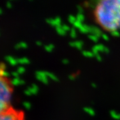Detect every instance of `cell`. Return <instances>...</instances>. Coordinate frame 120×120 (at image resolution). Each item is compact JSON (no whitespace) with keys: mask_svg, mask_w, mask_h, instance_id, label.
I'll return each mask as SVG.
<instances>
[{"mask_svg":"<svg viewBox=\"0 0 120 120\" xmlns=\"http://www.w3.org/2000/svg\"><path fill=\"white\" fill-rule=\"evenodd\" d=\"M13 91L12 79L6 72L4 65L0 64V112L12 106L11 101Z\"/></svg>","mask_w":120,"mask_h":120,"instance_id":"2","label":"cell"},{"mask_svg":"<svg viewBox=\"0 0 120 120\" xmlns=\"http://www.w3.org/2000/svg\"><path fill=\"white\" fill-rule=\"evenodd\" d=\"M0 120H26L25 112L11 106L0 112Z\"/></svg>","mask_w":120,"mask_h":120,"instance_id":"3","label":"cell"},{"mask_svg":"<svg viewBox=\"0 0 120 120\" xmlns=\"http://www.w3.org/2000/svg\"><path fill=\"white\" fill-rule=\"evenodd\" d=\"M93 15L96 24L103 31L120 30V0H101L95 5Z\"/></svg>","mask_w":120,"mask_h":120,"instance_id":"1","label":"cell"}]
</instances>
